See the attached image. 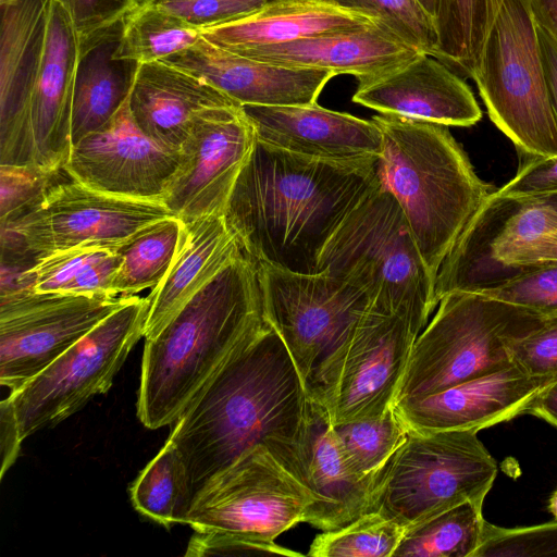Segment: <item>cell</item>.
Returning <instances> with one entry per match:
<instances>
[{"mask_svg":"<svg viewBox=\"0 0 557 557\" xmlns=\"http://www.w3.org/2000/svg\"><path fill=\"white\" fill-rule=\"evenodd\" d=\"M313 404L290 352L267 324L205 386L172 428L194 490L262 445L307 485Z\"/></svg>","mask_w":557,"mask_h":557,"instance_id":"6da1fadb","label":"cell"},{"mask_svg":"<svg viewBox=\"0 0 557 557\" xmlns=\"http://www.w3.org/2000/svg\"><path fill=\"white\" fill-rule=\"evenodd\" d=\"M381 186L380 158L327 161L256 139L223 216L257 263L313 274L334 231Z\"/></svg>","mask_w":557,"mask_h":557,"instance_id":"7a4b0ae2","label":"cell"},{"mask_svg":"<svg viewBox=\"0 0 557 557\" xmlns=\"http://www.w3.org/2000/svg\"><path fill=\"white\" fill-rule=\"evenodd\" d=\"M258 264L244 251L145 339L137 417L175 423L227 360L264 325Z\"/></svg>","mask_w":557,"mask_h":557,"instance_id":"3957f363","label":"cell"},{"mask_svg":"<svg viewBox=\"0 0 557 557\" xmlns=\"http://www.w3.org/2000/svg\"><path fill=\"white\" fill-rule=\"evenodd\" d=\"M372 121L383 136V186L398 201L434 280L446 256L483 201V182L448 126L396 114Z\"/></svg>","mask_w":557,"mask_h":557,"instance_id":"277c9868","label":"cell"},{"mask_svg":"<svg viewBox=\"0 0 557 557\" xmlns=\"http://www.w3.org/2000/svg\"><path fill=\"white\" fill-rule=\"evenodd\" d=\"M317 273L361 289L373 307L407 319L420 332L437 306L434 280L398 201L383 184L327 239Z\"/></svg>","mask_w":557,"mask_h":557,"instance_id":"5b68a950","label":"cell"},{"mask_svg":"<svg viewBox=\"0 0 557 557\" xmlns=\"http://www.w3.org/2000/svg\"><path fill=\"white\" fill-rule=\"evenodd\" d=\"M547 318L476 292L445 295L413 344L395 405L511 363L515 344Z\"/></svg>","mask_w":557,"mask_h":557,"instance_id":"8992f818","label":"cell"},{"mask_svg":"<svg viewBox=\"0 0 557 557\" xmlns=\"http://www.w3.org/2000/svg\"><path fill=\"white\" fill-rule=\"evenodd\" d=\"M476 434L409 429L373 480L368 512L406 529L468 500L483 505L498 465Z\"/></svg>","mask_w":557,"mask_h":557,"instance_id":"52a82bcc","label":"cell"},{"mask_svg":"<svg viewBox=\"0 0 557 557\" xmlns=\"http://www.w3.org/2000/svg\"><path fill=\"white\" fill-rule=\"evenodd\" d=\"M472 79L490 119L522 161L557 154V120L529 0H504Z\"/></svg>","mask_w":557,"mask_h":557,"instance_id":"ba28073f","label":"cell"},{"mask_svg":"<svg viewBox=\"0 0 557 557\" xmlns=\"http://www.w3.org/2000/svg\"><path fill=\"white\" fill-rule=\"evenodd\" d=\"M322 512L317 494L257 445L197 490L187 524L196 532L275 544L299 522L318 528Z\"/></svg>","mask_w":557,"mask_h":557,"instance_id":"9c48e42d","label":"cell"},{"mask_svg":"<svg viewBox=\"0 0 557 557\" xmlns=\"http://www.w3.org/2000/svg\"><path fill=\"white\" fill-rule=\"evenodd\" d=\"M420 333L407 319L371 306L308 382L327 422L373 419L394 407Z\"/></svg>","mask_w":557,"mask_h":557,"instance_id":"30bf717a","label":"cell"},{"mask_svg":"<svg viewBox=\"0 0 557 557\" xmlns=\"http://www.w3.org/2000/svg\"><path fill=\"white\" fill-rule=\"evenodd\" d=\"M148 306L147 297H127L49 367L10 393L22 440L54 426L110 389L144 336Z\"/></svg>","mask_w":557,"mask_h":557,"instance_id":"8fae6325","label":"cell"},{"mask_svg":"<svg viewBox=\"0 0 557 557\" xmlns=\"http://www.w3.org/2000/svg\"><path fill=\"white\" fill-rule=\"evenodd\" d=\"M173 215L161 202L100 193L66 173L29 212L1 225V244L34 258L81 246L120 247L147 225Z\"/></svg>","mask_w":557,"mask_h":557,"instance_id":"7c38bea8","label":"cell"},{"mask_svg":"<svg viewBox=\"0 0 557 557\" xmlns=\"http://www.w3.org/2000/svg\"><path fill=\"white\" fill-rule=\"evenodd\" d=\"M265 321L277 332L302 379L339 345L372 306L361 289L324 273L257 263Z\"/></svg>","mask_w":557,"mask_h":557,"instance_id":"4fadbf2b","label":"cell"},{"mask_svg":"<svg viewBox=\"0 0 557 557\" xmlns=\"http://www.w3.org/2000/svg\"><path fill=\"white\" fill-rule=\"evenodd\" d=\"M126 299L34 292L0 297L1 385L21 388Z\"/></svg>","mask_w":557,"mask_h":557,"instance_id":"5bb4252c","label":"cell"},{"mask_svg":"<svg viewBox=\"0 0 557 557\" xmlns=\"http://www.w3.org/2000/svg\"><path fill=\"white\" fill-rule=\"evenodd\" d=\"M557 232V193L506 196L483 201L443 261L435 278L438 301L453 292H481L504 282L506 259Z\"/></svg>","mask_w":557,"mask_h":557,"instance_id":"9a60e30c","label":"cell"},{"mask_svg":"<svg viewBox=\"0 0 557 557\" xmlns=\"http://www.w3.org/2000/svg\"><path fill=\"white\" fill-rule=\"evenodd\" d=\"M255 143L242 107L201 112L180 151L181 163L162 203L184 223L223 213Z\"/></svg>","mask_w":557,"mask_h":557,"instance_id":"2e32d148","label":"cell"},{"mask_svg":"<svg viewBox=\"0 0 557 557\" xmlns=\"http://www.w3.org/2000/svg\"><path fill=\"white\" fill-rule=\"evenodd\" d=\"M181 163L134 122L128 101L102 128L73 145L64 166L71 178L94 190L162 203Z\"/></svg>","mask_w":557,"mask_h":557,"instance_id":"e0dca14e","label":"cell"},{"mask_svg":"<svg viewBox=\"0 0 557 557\" xmlns=\"http://www.w3.org/2000/svg\"><path fill=\"white\" fill-rule=\"evenodd\" d=\"M53 0H0V164H35L30 100Z\"/></svg>","mask_w":557,"mask_h":557,"instance_id":"ac0fdd59","label":"cell"},{"mask_svg":"<svg viewBox=\"0 0 557 557\" xmlns=\"http://www.w3.org/2000/svg\"><path fill=\"white\" fill-rule=\"evenodd\" d=\"M555 380V379H554ZM553 380L527 374L513 362L394 407L410 430L479 432L525 411Z\"/></svg>","mask_w":557,"mask_h":557,"instance_id":"d6986e66","label":"cell"},{"mask_svg":"<svg viewBox=\"0 0 557 557\" xmlns=\"http://www.w3.org/2000/svg\"><path fill=\"white\" fill-rule=\"evenodd\" d=\"M357 82L352 101L379 113L462 127L482 117L472 90L460 75L426 53Z\"/></svg>","mask_w":557,"mask_h":557,"instance_id":"ffe728a7","label":"cell"},{"mask_svg":"<svg viewBox=\"0 0 557 557\" xmlns=\"http://www.w3.org/2000/svg\"><path fill=\"white\" fill-rule=\"evenodd\" d=\"M256 139L278 149L327 161L380 158L383 136L371 120L306 106H242Z\"/></svg>","mask_w":557,"mask_h":557,"instance_id":"44dd1931","label":"cell"},{"mask_svg":"<svg viewBox=\"0 0 557 557\" xmlns=\"http://www.w3.org/2000/svg\"><path fill=\"white\" fill-rule=\"evenodd\" d=\"M184 70L242 106H306L317 103L330 71L289 67L249 59L201 38L188 49L161 61Z\"/></svg>","mask_w":557,"mask_h":557,"instance_id":"7402d4cb","label":"cell"},{"mask_svg":"<svg viewBox=\"0 0 557 557\" xmlns=\"http://www.w3.org/2000/svg\"><path fill=\"white\" fill-rule=\"evenodd\" d=\"M81 38L64 8L52 1L46 47L30 100L34 163L59 173L72 150L71 124Z\"/></svg>","mask_w":557,"mask_h":557,"instance_id":"603a6c76","label":"cell"},{"mask_svg":"<svg viewBox=\"0 0 557 557\" xmlns=\"http://www.w3.org/2000/svg\"><path fill=\"white\" fill-rule=\"evenodd\" d=\"M235 106L239 104L203 79L159 61L139 65L128 98L138 128L173 152L181 151L201 112Z\"/></svg>","mask_w":557,"mask_h":557,"instance_id":"cb8c5ba5","label":"cell"},{"mask_svg":"<svg viewBox=\"0 0 557 557\" xmlns=\"http://www.w3.org/2000/svg\"><path fill=\"white\" fill-rule=\"evenodd\" d=\"M235 53L283 66L323 70L360 78L396 67L422 52L375 22L359 30L252 47Z\"/></svg>","mask_w":557,"mask_h":557,"instance_id":"d4e9b609","label":"cell"},{"mask_svg":"<svg viewBox=\"0 0 557 557\" xmlns=\"http://www.w3.org/2000/svg\"><path fill=\"white\" fill-rule=\"evenodd\" d=\"M243 252L223 213L185 223L178 252L164 278L147 296L145 339L157 335L177 311Z\"/></svg>","mask_w":557,"mask_h":557,"instance_id":"484cf974","label":"cell"},{"mask_svg":"<svg viewBox=\"0 0 557 557\" xmlns=\"http://www.w3.org/2000/svg\"><path fill=\"white\" fill-rule=\"evenodd\" d=\"M373 23L375 21L364 14L326 0H269L255 13L203 29L201 36L212 45L235 53L252 47L359 30Z\"/></svg>","mask_w":557,"mask_h":557,"instance_id":"4316f807","label":"cell"},{"mask_svg":"<svg viewBox=\"0 0 557 557\" xmlns=\"http://www.w3.org/2000/svg\"><path fill=\"white\" fill-rule=\"evenodd\" d=\"M122 27L121 20L81 39L72 104V145L102 128L128 101L140 64L114 58Z\"/></svg>","mask_w":557,"mask_h":557,"instance_id":"83f0119b","label":"cell"},{"mask_svg":"<svg viewBox=\"0 0 557 557\" xmlns=\"http://www.w3.org/2000/svg\"><path fill=\"white\" fill-rule=\"evenodd\" d=\"M312 404L307 486L323 504L318 529L333 531L368 512L373 480L354 468L333 425Z\"/></svg>","mask_w":557,"mask_h":557,"instance_id":"f1b7e54d","label":"cell"},{"mask_svg":"<svg viewBox=\"0 0 557 557\" xmlns=\"http://www.w3.org/2000/svg\"><path fill=\"white\" fill-rule=\"evenodd\" d=\"M504 0H438L433 57L471 77Z\"/></svg>","mask_w":557,"mask_h":557,"instance_id":"f546056e","label":"cell"},{"mask_svg":"<svg viewBox=\"0 0 557 557\" xmlns=\"http://www.w3.org/2000/svg\"><path fill=\"white\" fill-rule=\"evenodd\" d=\"M185 223L168 216L141 228L117 252L122 263L112 282L113 296H135L154 288L169 272L182 244Z\"/></svg>","mask_w":557,"mask_h":557,"instance_id":"4dcf8cb0","label":"cell"},{"mask_svg":"<svg viewBox=\"0 0 557 557\" xmlns=\"http://www.w3.org/2000/svg\"><path fill=\"white\" fill-rule=\"evenodd\" d=\"M122 36L115 59L139 64L161 62L194 46L201 30L162 5L139 0L122 18Z\"/></svg>","mask_w":557,"mask_h":557,"instance_id":"1f68e13d","label":"cell"},{"mask_svg":"<svg viewBox=\"0 0 557 557\" xmlns=\"http://www.w3.org/2000/svg\"><path fill=\"white\" fill-rule=\"evenodd\" d=\"M194 495L185 463L169 440L131 487L135 509L166 529L187 524Z\"/></svg>","mask_w":557,"mask_h":557,"instance_id":"d6a6232c","label":"cell"},{"mask_svg":"<svg viewBox=\"0 0 557 557\" xmlns=\"http://www.w3.org/2000/svg\"><path fill=\"white\" fill-rule=\"evenodd\" d=\"M482 507L468 500L406 528L392 557H473L486 522Z\"/></svg>","mask_w":557,"mask_h":557,"instance_id":"836d02e7","label":"cell"},{"mask_svg":"<svg viewBox=\"0 0 557 557\" xmlns=\"http://www.w3.org/2000/svg\"><path fill=\"white\" fill-rule=\"evenodd\" d=\"M354 468L374 480L408 435L395 407L383 416L333 426Z\"/></svg>","mask_w":557,"mask_h":557,"instance_id":"e575fe53","label":"cell"},{"mask_svg":"<svg viewBox=\"0 0 557 557\" xmlns=\"http://www.w3.org/2000/svg\"><path fill=\"white\" fill-rule=\"evenodd\" d=\"M405 529L379 512H367L333 531H323L312 541V557H392Z\"/></svg>","mask_w":557,"mask_h":557,"instance_id":"d590c367","label":"cell"},{"mask_svg":"<svg viewBox=\"0 0 557 557\" xmlns=\"http://www.w3.org/2000/svg\"><path fill=\"white\" fill-rule=\"evenodd\" d=\"M367 15L422 53L433 57L436 45L434 17L419 0H326Z\"/></svg>","mask_w":557,"mask_h":557,"instance_id":"8d00e7d4","label":"cell"},{"mask_svg":"<svg viewBox=\"0 0 557 557\" xmlns=\"http://www.w3.org/2000/svg\"><path fill=\"white\" fill-rule=\"evenodd\" d=\"M117 248L81 246L45 256L22 275V290L38 294H67L72 284L82 274Z\"/></svg>","mask_w":557,"mask_h":557,"instance_id":"74e56055","label":"cell"},{"mask_svg":"<svg viewBox=\"0 0 557 557\" xmlns=\"http://www.w3.org/2000/svg\"><path fill=\"white\" fill-rule=\"evenodd\" d=\"M545 317L557 315V262L534 263L494 287L476 292Z\"/></svg>","mask_w":557,"mask_h":557,"instance_id":"f35d334b","label":"cell"},{"mask_svg":"<svg viewBox=\"0 0 557 557\" xmlns=\"http://www.w3.org/2000/svg\"><path fill=\"white\" fill-rule=\"evenodd\" d=\"M65 174V170L48 173L36 164H0V223L36 208L49 188Z\"/></svg>","mask_w":557,"mask_h":557,"instance_id":"ab89813d","label":"cell"},{"mask_svg":"<svg viewBox=\"0 0 557 557\" xmlns=\"http://www.w3.org/2000/svg\"><path fill=\"white\" fill-rule=\"evenodd\" d=\"M557 556V521L520 528L485 522L473 557Z\"/></svg>","mask_w":557,"mask_h":557,"instance_id":"60d3db41","label":"cell"},{"mask_svg":"<svg viewBox=\"0 0 557 557\" xmlns=\"http://www.w3.org/2000/svg\"><path fill=\"white\" fill-rule=\"evenodd\" d=\"M511 361L531 376L557 377V315L518 341L511 349Z\"/></svg>","mask_w":557,"mask_h":557,"instance_id":"b9f144b4","label":"cell"},{"mask_svg":"<svg viewBox=\"0 0 557 557\" xmlns=\"http://www.w3.org/2000/svg\"><path fill=\"white\" fill-rule=\"evenodd\" d=\"M70 15L84 39L121 21L139 0H54Z\"/></svg>","mask_w":557,"mask_h":557,"instance_id":"7bdbcfd3","label":"cell"},{"mask_svg":"<svg viewBox=\"0 0 557 557\" xmlns=\"http://www.w3.org/2000/svg\"><path fill=\"white\" fill-rule=\"evenodd\" d=\"M212 555H283L302 556L275 544H262L216 532H196L190 537L185 556Z\"/></svg>","mask_w":557,"mask_h":557,"instance_id":"ee69618b","label":"cell"},{"mask_svg":"<svg viewBox=\"0 0 557 557\" xmlns=\"http://www.w3.org/2000/svg\"><path fill=\"white\" fill-rule=\"evenodd\" d=\"M497 191L506 196L557 193V154L524 160L517 174Z\"/></svg>","mask_w":557,"mask_h":557,"instance_id":"f6af8a7d","label":"cell"},{"mask_svg":"<svg viewBox=\"0 0 557 557\" xmlns=\"http://www.w3.org/2000/svg\"><path fill=\"white\" fill-rule=\"evenodd\" d=\"M539 262H557V232L550 233L512 252L504 264V282L527 271L534 263Z\"/></svg>","mask_w":557,"mask_h":557,"instance_id":"bcb514c9","label":"cell"},{"mask_svg":"<svg viewBox=\"0 0 557 557\" xmlns=\"http://www.w3.org/2000/svg\"><path fill=\"white\" fill-rule=\"evenodd\" d=\"M0 426H1V478L7 470L14 463L21 442L20 428L10 398H5L0 405Z\"/></svg>","mask_w":557,"mask_h":557,"instance_id":"7dc6e473","label":"cell"},{"mask_svg":"<svg viewBox=\"0 0 557 557\" xmlns=\"http://www.w3.org/2000/svg\"><path fill=\"white\" fill-rule=\"evenodd\" d=\"M539 46L552 108L557 120V42L537 24Z\"/></svg>","mask_w":557,"mask_h":557,"instance_id":"c3c4849f","label":"cell"},{"mask_svg":"<svg viewBox=\"0 0 557 557\" xmlns=\"http://www.w3.org/2000/svg\"><path fill=\"white\" fill-rule=\"evenodd\" d=\"M525 414L537 417L557 428V377L536 395Z\"/></svg>","mask_w":557,"mask_h":557,"instance_id":"681fc988","label":"cell"},{"mask_svg":"<svg viewBox=\"0 0 557 557\" xmlns=\"http://www.w3.org/2000/svg\"><path fill=\"white\" fill-rule=\"evenodd\" d=\"M534 17L557 42V0H529Z\"/></svg>","mask_w":557,"mask_h":557,"instance_id":"f907efd6","label":"cell"},{"mask_svg":"<svg viewBox=\"0 0 557 557\" xmlns=\"http://www.w3.org/2000/svg\"><path fill=\"white\" fill-rule=\"evenodd\" d=\"M423 8L434 17H436L438 9V0H419Z\"/></svg>","mask_w":557,"mask_h":557,"instance_id":"816d5d0a","label":"cell"},{"mask_svg":"<svg viewBox=\"0 0 557 557\" xmlns=\"http://www.w3.org/2000/svg\"><path fill=\"white\" fill-rule=\"evenodd\" d=\"M548 510L557 521V488L552 493L548 500Z\"/></svg>","mask_w":557,"mask_h":557,"instance_id":"f5cc1de1","label":"cell"},{"mask_svg":"<svg viewBox=\"0 0 557 557\" xmlns=\"http://www.w3.org/2000/svg\"><path fill=\"white\" fill-rule=\"evenodd\" d=\"M181 1H211V0H158L161 4H169L173 2H181Z\"/></svg>","mask_w":557,"mask_h":557,"instance_id":"db71d44e","label":"cell"}]
</instances>
